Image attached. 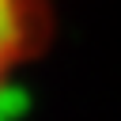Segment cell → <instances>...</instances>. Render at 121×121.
Returning a JSON list of instances; mask_svg holds the SVG:
<instances>
[{"instance_id":"6da1fadb","label":"cell","mask_w":121,"mask_h":121,"mask_svg":"<svg viewBox=\"0 0 121 121\" xmlns=\"http://www.w3.org/2000/svg\"><path fill=\"white\" fill-rule=\"evenodd\" d=\"M53 26V0H0V98L45 53Z\"/></svg>"}]
</instances>
